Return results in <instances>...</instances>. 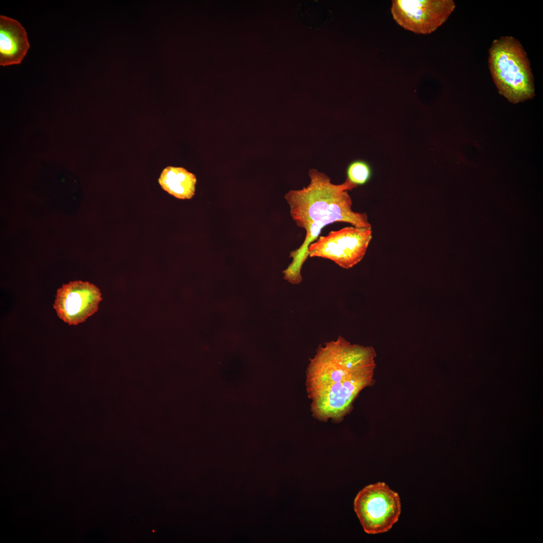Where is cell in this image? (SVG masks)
I'll list each match as a JSON object with an SVG mask.
<instances>
[{"label":"cell","mask_w":543,"mask_h":543,"mask_svg":"<svg viewBox=\"0 0 543 543\" xmlns=\"http://www.w3.org/2000/svg\"><path fill=\"white\" fill-rule=\"evenodd\" d=\"M376 356L373 347L352 344L340 336L319 346L306 371L313 416L341 421L360 392L372 383Z\"/></svg>","instance_id":"cell-1"},{"label":"cell","mask_w":543,"mask_h":543,"mask_svg":"<svg viewBox=\"0 0 543 543\" xmlns=\"http://www.w3.org/2000/svg\"><path fill=\"white\" fill-rule=\"evenodd\" d=\"M310 183L307 187L291 190L285 196L290 208V215L297 225L306 230L303 243L292 251L297 260L307 259L309 245L317 239L322 229L335 222L349 223L358 228H372L366 213L352 211L351 198L348 191L357 187L347 179L339 185L332 184L324 173L310 169Z\"/></svg>","instance_id":"cell-2"},{"label":"cell","mask_w":543,"mask_h":543,"mask_svg":"<svg viewBox=\"0 0 543 543\" xmlns=\"http://www.w3.org/2000/svg\"><path fill=\"white\" fill-rule=\"evenodd\" d=\"M489 68L499 93L516 104L535 95L529 59L518 40L512 36L495 39L489 50Z\"/></svg>","instance_id":"cell-3"},{"label":"cell","mask_w":543,"mask_h":543,"mask_svg":"<svg viewBox=\"0 0 543 543\" xmlns=\"http://www.w3.org/2000/svg\"><path fill=\"white\" fill-rule=\"evenodd\" d=\"M353 506L364 531L371 534L389 531L401 512L399 495L384 482L365 487L356 495Z\"/></svg>","instance_id":"cell-4"},{"label":"cell","mask_w":543,"mask_h":543,"mask_svg":"<svg viewBox=\"0 0 543 543\" xmlns=\"http://www.w3.org/2000/svg\"><path fill=\"white\" fill-rule=\"evenodd\" d=\"M372 239V228L348 226L321 236L308 247L311 257H319L349 269L364 257Z\"/></svg>","instance_id":"cell-5"},{"label":"cell","mask_w":543,"mask_h":543,"mask_svg":"<svg viewBox=\"0 0 543 543\" xmlns=\"http://www.w3.org/2000/svg\"><path fill=\"white\" fill-rule=\"evenodd\" d=\"M455 8L452 0H393L391 13L405 29L427 34L443 24Z\"/></svg>","instance_id":"cell-6"},{"label":"cell","mask_w":543,"mask_h":543,"mask_svg":"<svg viewBox=\"0 0 543 543\" xmlns=\"http://www.w3.org/2000/svg\"><path fill=\"white\" fill-rule=\"evenodd\" d=\"M102 300L97 287L88 282L76 281L57 290L53 307L60 319L69 325H76L98 311Z\"/></svg>","instance_id":"cell-7"},{"label":"cell","mask_w":543,"mask_h":543,"mask_svg":"<svg viewBox=\"0 0 543 543\" xmlns=\"http://www.w3.org/2000/svg\"><path fill=\"white\" fill-rule=\"evenodd\" d=\"M30 47L25 28L16 20L0 16V65L19 64Z\"/></svg>","instance_id":"cell-8"},{"label":"cell","mask_w":543,"mask_h":543,"mask_svg":"<svg viewBox=\"0 0 543 543\" xmlns=\"http://www.w3.org/2000/svg\"><path fill=\"white\" fill-rule=\"evenodd\" d=\"M195 174L183 167L167 166L162 171L158 183L162 189L179 199H190L195 192Z\"/></svg>","instance_id":"cell-9"},{"label":"cell","mask_w":543,"mask_h":543,"mask_svg":"<svg viewBox=\"0 0 543 543\" xmlns=\"http://www.w3.org/2000/svg\"><path fill=\"white\" fill-rule=\"evenodd\" d=\"M346 179L357 187L366 184L371 178L372 168L367 161L361 159L353 160L347 165Z\"/></svg>","instance_id":"cell-10"}]
</instances>
